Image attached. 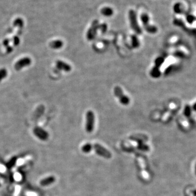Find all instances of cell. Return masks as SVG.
Segmentation results:
<instances>
[{
  "instance_id": "6da1fadb",
  "label": "cell",
  "mask_w": 196,
  "mask_h": 196,
  "mask_svg": "<svg viewBox=\"0 0 196 196\" xmlns=\"http://www.w3.org/2000/svg\"><path fill=\"white\" fill-rule=\"evenodd\" d=\"M129 18L131 28L138 34H141L142 33L141 28L138 25L137 21V14L135 10L131 9L129 12Z\"/></svg>"
},
{
  "instance_id": "7a4b0ae2",
  "label": "cell",
  "mask_w": 196,
  "mask_h": 196,
  "mask_svg": "<svg viewBox=\"0 0 196 196\" xmlns=\"http://www.w3.org/2000/svg\"><path fill=\"white\" fill-rule=\"evenodd\" d=\"M95 116L93 111H89L86 113V130L87 132L91 133L93 131L94 127Z\"/></svg>"
},
{
  "instance_id": "3957f363",
  "label": "cell",
  "mask_w": 196,
  "mask_h": 196,
  "mask_svg": "<svg viewBox=\"0 0 196 196\" xmlns=\"http://www.w3.org/2000/svg\"><path fill=\"white\" fill-rule=\"evenodd\" d=\"M114 95L118 98L120 102L124 105H128L130 103V99L124 94L123 90L119 86L115 87L114 89Z\"/></svg>"
},
{
  "instance_id": "277c9868",
  "label": "cell",
  "mask_w": 196,
  "mask_h": 196,
  "mask_svg": "<svg viewBox=\"0 0 196 196\" xmlns=\"http://www.w3.org/2000/svg\"><path fill=\"white\" fill-rule=\"evenodd\" d=\"M137 162L141 168V175L142 177L144 180L148 181L150 179V175L146 171V162L144 160V159L141 156H138Z\"/></svg>"
},
{
  "instance_id": "5b68a950",
  "label": "cell",
  "mask_w": 196,
  "mask_h": 196,
  "mask_svg": "<svg viewBox=\"0 0 196 196\" xmlns=\"http://www.w3.org/2000/svg\"><path fill=\"white\" fill-rule=\"evenodd\" d=\"M99 21L96 20L92 23L91 28H89L87 33V39L89 41L93 40L96 36L98 30L99 29Z\"/></svg>"
},
{
  "instance_id": "8992f818",
  "label": "cell",
  "mask_w": 196,
  "mask_h": 196,
  "mask_svg": "<svg viewBox=\"0 0 196 196\" xmlns=\"http://www.w3.org/2000/svg\"><path fill=\"white\" fill-rule=\"evenodd\" d=\"M94 149L98 155L106 158L110 159L112 156L111 153L106 149L104 147L99 144L98 143H96L94 144H91V150Z\"/></svg>"
},
{
  "instance_id": "52a82bcc",
  "label": "cell",
  "mask_w": 196,
  "mask_h": 196,
  "mask_svg": "<svg viewBox=\"0 0 196 196\" xmlns=\"http://www.w3.org/2000/svg\"><path fill=\"white\" fill-rule=\"evenodd\" d=\"M32 63V59L30 57H25L18 60L14 65V68L17 71H19L21 69L28 67Z\"/></svg>"
},
{
  "instance_id": "ba28073f",
  "label": "cell",
  "mask_w": 196,
  "mask_h": 196,
  "mask_svg": "<svg viewBox=\"0 0 196 196\" xmlns=\"http://www.w3.org/2000/svg\"><path fill=\"white\" fill-rule=\"evenodd\" d=\"M33 133L36 137L41 139V140H45L46 139H47L49 136L48 133L46 132L45 130L38 127L34 129Z\"/></svg>"
},
{
  "instance_id": "9c48e42d",
  "label": "cell",
  "mask_w": 196,
  "mask_h": 196,
  "mask_svg": "<svg viewBox=\"0 0 196 196\" xmlns=\"http://www.w3.org/2000/svg\"><path fill=\"white\" fill-rule=\"evenodd\" d=\"M56 66L59 70L65 72H69L72 70V67L69 64L61 60H57L56 62Z\"/></svg>"
},
{
  "instance_id": "30bf717a",
  "label": "cell",
  "mask_w": 196,
  "mask_h": 196,
  "mask_svg": "<svg viewBox=\"0 0 196 196\" xmlns=\"http://www.w3.org/2000/svg\"><path fill=\"white\" fill-rule=\"evenodd\" d=\"M174 12L177 14H184L185 12V8L183 4L180 2L175 3L173 7Z\"/></svg>"
},
{
  "instance_id": "8fae6325",
  "label": "cell",
  "mask_w": 196,
  "mask_h": 196,
  "mask_svg": "<svg viewBox=\"0 0 196 196\" xmlns=\"http://www.w3.org/2000/svg\"><path fill=\"white\" fill-rule=\"evenodd\" d=\"M63 42L61 40H55L53 41H51L49 44V46L51 49L58 50L61 49L63 46Z\"/></svg>"
},
{
  "instance_id": "7c38bea8",
  "label": "cell",
  "mask_w": 196,
  "mask_h": 196,
  "mask_svg": "<svg viewBox=\"0 0 196 196\" xmlns=\"http://www.w3.org/2000/svg\"><path fill=\"white\" fill-rule=\"evenodd\" d=\"M100 12L101 14H102V15H104L105 17H111L112 15H113L114 11L111 7H104L101 9Z\"/></svg>"
},
{
  "instance_id": "4fadbf2b",
  "label": "cell",
  "mask_w": 196,
  "mask_h": 196,
  "mask_svg": "<svg viewBox=\"0 0 196 196\" xmlns=\"http://www.w3.org/2000/svg\"><path fill=\"white\" fill-rule=\"evenodd\" d=\"M151 76L154 78H158L161 75V73L160 72V69L157 67H153L151 70L150 72Z\"/></svg>"
},
{
  "instance_id": "5bb4252c",
  "label": "cell",
  "mask_w": 196,
  "mask_h": 196,
  "mask_svg": "<svg viewBox=\"0 0 196 196\" xmlns=\"http://www.w3.org/2000/svg\"><path fill=\"white\" fill-rule=\"evenodd\" d=\"M144 28L146 32L151 34H155L157 32V28L154 25H150L149 23L144 26Z\"/></svg>"
},
{
  "instance_id": "9a60e30c",
  "label": "cell",
  "mask_w": 196,
  "mask_h": 196,
  "mask_svg": "<svg viewBox=\"0 0 196 196\" xmlns=\"http://www.w3.org/2000/svg\"><path fill=\"white\" fill-rule=\"evenodd\" d=\"M131 38L132 46L136 49L138 48L140 45V41L137 36L135 34H133L131 36Z\"/></svg>"
},
{
  "instance_id": "2e32d148",
  "label": "cell",
  "mask_w": 196,
  "mask_h": 196,
  "mask_svg": "<svg viewBox=\"0 0 196 196\" xmlns=\"http://www.w3.org/2000/svg\"><path fill=\"white\" fill-rule=\"evenodd\" d=\"M24 25L23 20L21 18H17L14 20L13 25L14 27H17L19 30H21L23 28Z\"/></svg>"
},
{
  "instance_id": "e0dca14e",
  "label": "cell",
  "mask_w": 196,
  "mask_h": 196,
  "mask_svg": "<svg viewBox=\"0 0 196 196\" xmlns=\"http://www.w3.org/2000/svg\"><path fill=\"white\" fill-rule=\"evenodd\" d=\"M141 20L142 23H143V26H145L146 25L149 23V15L146 13H143L141 15Z\"/></svg>"
},
{
  "instance_id": "ac0fdd59",
  "label": "cell",
  "mask_w": 196,
  "mask_h": 196,
  "mask_svg": "<svg viewBox=\"0 0 196 196\" xmlns=\"http://www.w3.org/2000/svg\"><path fill=\"white\" fill-rule=\"evenodd\" d=\"M186 20L189 24H193L196 21V17L192 14H188L186 17Z\"/></svg>"
},
{
  "instance_id": "d6986e66",
  "label": "cell",
  "mask_w": 196,
  "mask_h": 196,
  "mask_svg": "<svg viewBox=\"0 0 196 196\" xmlns=\"http://www.w3.org/2000/svg\"><path fill=\"white\" fill-rule=\"evenodd\" d=\"M164 57H157L156 59H155V67H157L160 68V67H161V65L164 63Z\"/></svg>"
},
{
  "instance_id": "ffe728a7",
  "label": "cell",
  "mask_w": 196,
  "mask_h": 196,
  "mask_svg": "<svg viewBox=\"0 0 196 196\" xmlns=\"http://www.w3.org/2000/svg\"><path fill=\"white\" fill-rule=\"evenodd\" d=\"M192 110V107H190L188 105L186 106L184 109V114L187 117H190L191 115Z\"/></svg>"
},
{
  "instance_id": "44dd1931",
  "label": "cell",
  "mask_w": 196,
  "mask_h": 196,
  "mask_svg": "<svg viewBox=\"0 0 196 196\" xmlns=\"http://www.w3.org/2000/svg\"><path fill=\"white\" fill-rule=\"evenodd\" d=\"M8 72L7 69L5 68L1 69H0V81H1L3 79L7 76Z\"/></svg>"
},
{
  "instance_id": "7402d4cb",
  "label": "cell",
  "mask_w": 196,
  "mask_h": 196,
  "mask_svg": "<svg viewBox=\"0 0 196 196\" xmlns=\"http://www.w3.org/2000/svg\"><path fill=\"white\" fill-rule=\"evenodd\" d=\"M82 151L86 153H88L91 151V143H87L82 146Z\"/></svg>"
},
{
  "instance_id": "603a6c76",
  "label": "cell",
  "mask_w": 196,
  "mask_h": 196,
  "mask_svg": "<svg viewBox=\"0 0 196 196\" xmlns=\"http://www.w3.org/2000/svg\"><path fill=\"white\" fill-rule=\"evenodd\" d=\"M138 146V143L135 141L129 142L124 143V146L127 148H136Z\"/></svg>"
},
{
  "instance_id": "cb8c5ba5",
  "label": "cell",
  "mask_w": 196,
  "mask_h": 196,
  "mask_svg": "<svg viewBox=\"0 0 196 196\" xmlns=\"http://www.w3.org/2000/svg\"><path fill=\"white\" fill-rule=\"evenodd\" d=\"M12 42H13V44L14 46H18L20 44V38L18 35H15L13 37L12 39Z\"/></svg>"
},
{
  "instance_id": "d4e9b609",
  "label": "cell",
  "mask_w": 196,
  "mask_h": 196,
  "mask_svg": "<svg viewBox=\"0 0 196 196\" xmlns=\"http://www.w3.org/2000/svg\"><path fill=\"white\" fill-rule=\"evenodd\" d=\"M99 29L100 30L101 32H102V33H105L106 32L107 30V25L106 23H103L100 24L99 25Z\"/></svg>"
},
{
  "instance_id": "484cf974",
  "label": "cell",
  "mask_w": 196,
  "mask_h": 196,
  "mask_svg": "<svg viewBox=\"0 0 196 196\" xmlns=\"http://www.w3.org/2000/svg\"><path fill=\"white\" fill-rule=\"evenodd\" d=\"M10 42V39H8V38H6L3 41V45L5 46V47H7L8 46L10 45H9Z\"/></svg>"
},
{
  "instance_id": "4316f807",
  "label": "cell",
  "mask_w": 196,
  "mask_h": 196,
  "mask_svg": "<svg viewBox=\"0 0 196 196\" xmlns=\"http://www.w3.org/2000/svg\"><path fill=\"white\" fill-rule=\"evenodd\" d=\"M14 50V48L13 46L9 45L7 47H6V52L7 54H10Z\"/></svg>"
},
{
  "instance_id": "83f0119b",
  "label": "cell",
  "mask_w": 196,
  "mask_h": 196,
  "mask_svg": "<svg viewBox=\"0 0 196 196\" xmlns=\"http://www.w3.org/2000/svg\"><path fill=\"white\" fill-rule=\"evenodd\" d=\"M192 109L196 111V102L194 104V105L192 106Z\"/></svg>"
},
{
  "instance_id": "f1b7e54d",
  "label": "cell",
  "mask_w": 196,
  "mask_h": 196,
  "mask_svg": "<svg viewBox=\"0 0 196 196\" xmlns=\"http://www.w3.org/2000/svg\"><path fill=\"white\" fill-rule=\"evenodd\" d=\"M195 173H196V166H195Z\"/></svg>"
},
{
  "instance_id": "f546056e",
  "label": "cell",
  "mask_w": 196,
  "mask_h": 196,
  "mask_svg": "<svg viewBox=\"0 0 196 196\" xmlns=\"http://www.w3.org/2000/svg\"><path fill=\"white\" fill-rule=\"evenodd\" d=\"M194 194H195V196H196V191L194 192Z\"/></svg>"
}]
</instances>
